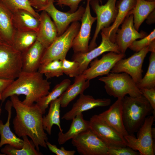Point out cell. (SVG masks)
<instances>
[{"label":"cell","instance_id":"6da1fadb","mask_svg":"<svg viewBox=\"0 0 155 155\" xmlns=\"http://www.w3.org/2000/svg\"><path fill=\"white\" fill-rule=\"evenodd\" d=\"M10 97L16 113L12 121L16 134L19 137L28 136L38 151L39 146L47 148L48 138L43 127V114L38 107L36 104L30 106L24 104L17 95Z\"/></svg>","mask_w":155,"mask_h":155},{"label":"cell","instance_id":"7a4b0ae2","mask_svg":"<svg viewBox=\"0 0 155 155\" xmlns=\"http://www.w3.org/2000/svg\"><path fill=\"white\" fill-rule=\"evenodd\" d=\"M17 78L0 94L2 103L7 98L13 95L23 94L26 97L22 103L30 106L49 92L51 82L44 79L43 74L38 71H22Z\"/></svg>","mask_w":155,"mask_h":155},{"label":"cell","instance_id":"3957f363","mask_svg":"<svg viewBox=\"0 0 155 155\" xmlns=\"http://www.w3.org/2000/svg\"><path fill=\"white\" fill-rule=\"evenodd\" d=\"M122 113L124 127L129 134L133 135L143 125L153 109L143 95L134 97L125 96L122 99Z\"/></svg>","mask_w":155,"mask_h":155},{"label":"cell","instance_id":"277c9868","mask_svg":"<svg viewBox=\"0 0 155 155\" xmlns=\"http://www.w3.org/2000/svg\"><path fill=\"white\" fill-rule=\"evenodd\" d=\"M98 80L104 84L107 93L117 99H122L127 94L134 97L142 95L132 78L125 73L111 72Z\"/></svg>","mask_w":155,"mask_h":155},{"label":"cell","instance_id":"5b68a950","mask_svg":"<svg viewBox=\"0 0 155 155\" xmlns=\"http://www.w3.org/2000/svg\"><path fill=\"white\" fill-rule=\"evenodd\" d=\"M80 25L78 22L72 23L62 34L57 36L45 49L40 64L55 60L62 61L66 59L68 52L72 48L73 40L79 32Z\"/></svg>","mask_w":155,"mask_h":155},{"label":"cell","instance_id":"8992f818","mask_svg":"<svg viewBox=\"0 0 155 155\" xmlns=\"http://www.w3.org/2000/svg\"><path fill=\"white\" fill-rule=\"evenodd\" d=\"M155 117L150 115L137 131V137L128 134L124 136L127 146L138 151L141 155H154L155 154V129L152 126Z\"/></svg>","mask_w":155,"mask_h":155},{"label":"cell","instance_id":"52a82bcc","mask_svg":"<svg viewBox=\"0 0 155 155\" xmlns=\"http://www.w3.org/2000/svg\"><path fill=\"white\" fill-rule=\"evenodd\" d=\"M21 53L0 40V78L14 80L22 71Z\"/></svg>","mask_w":155,"mask_h":155},{"label":"cell","instance_id":"ba28073f","mask_svg":"<svg viewBox=\"0 0 155 155\" xmlns=\"http://www.w3.org/2000/svg\"><path fill=\"white\" fill-rule=\"evenodd\" d=\"M117 1L108 0L102 5L100 0H90V5L96 15L97 23L93 37L89 45L88 51L97 46L96 40L101 30L108 28L114 22L118 11Z\"/></svg>","mask_w":155,"mask_h":155},{"label":"cell","instance_id":"9c48e42d","mask_svg":"<svg viewBox=\"0 0 155 155\" xmlns=\"http://www.w3.org/2000/svg\"><path fill=\"white\" fill-rule=\"evenodd\" d=\"M71 143L82 155H108V146L90 129L72 139Z\"/></svg>","mask_w":155,"mask_h":155},{"label":"cell","instance_id":"30bf717a","mask_svg":"<svg viewBox=\"0 0 155 155\" xmlns=\"http://www.w3.org/2000/svg\"><path fill=\"white\" fill-rule=\"evenodd\" d=\"M89 122L90 129L108 147L127 146L124 136L107 123L99 115H93Z\"/></svg>","mask_w":155,"mask_h":155},{"label":"cell","instance_id":"8fae6325","mask_svg":"<svg viewBox=\"0 0 155 155\" xmlns=\"http://www.w3.org/2000/svg\"><path fill=\"white\" fill-rule=\"evenodd\" d=\"M149 51L147 46L127 59H120L115 63L110 72L127 73L137 84L142 78V65Z\"/></svg>","mask_w":155,"mask_h":155},{"label":"cell","instance_id":"7c38bea8","mask_svg":"<svg viewBox=\"0 0 155 155\" xmlns=\"http://www.w3.org/2000/svg\"><path fill=\"white\" fill-rule=\"evenodd\" d=\"M102 37L101 43L97 47L85 53H74L72 60L78 63L80 74L87 69L90 62L97 57L107 52H113L121 53L119 49L115 42H112L109 37L102 31H100Z\"/></svg>","mask_w":155,"mask_h":155},{"label":"cell","instance_id":"4fadbf2b","mask_svg":"<svg viewBox=\"0 0 155 155\" xmlns=\"http://www.w3.org/2000/svg\"><path fill=\"white\" fill-rule=\"evenodd\" d=\"M90 0H86V4L82 16L79 32L74 39L72 48L74 53H85L88 51L89 41L92 27L96 20L92 16L90 9Z\"/></svg>","mask_w":155,"mask_h":155},{"label":"cell","instance_id":"5bb4252c","mask_svg":"<svg viewBox=\"0 0 155 155\" xmlns=\"http://www.w3.org/2000/svg\"><path fill=\"white\" fill-rule=\"evenodd\" d=\"M125 56V53L109 52L103 54L100 59L96 58L92 61L90 63V67L82 74L89 80L99 76L106 75L110 72L115 63Z\"/></svg>","mask_w":155,"mask_h":155},{"label":"cell","instance_id":"9a60e30c","mask_svg":"<svg viewBox=\"0 0 155 155\" xmlns=\"http://www.w3.org/2000/svg\"><path fill=\"white\" fill-rule=\"evenodd\" d=\"M55 0H51L43 11L51 17L57 28L58 36L62 34L73 22L81 21L85 10L82 5L74 12H64L57 9L55 6Z\"/></svg>","mask_w":155,"mask_h":155},{"label":"cell","instance_id":"2e32d148","mask_svg":"<svg viewBox=\"0 0 155 155\" xmlns=\"http://www.w3.org/2000/svg\"><path fill=\"white\" fill-rule=\"evenodd\" d=\"M133 21V15H128L123 21L121 28H118L116 32L115 42L121 53H125L127 49L134 41L142 38L147 35L144 32H139L136 30Z\"/></svg>","mask_w":155,"mask_h":155},{"label":"cell","instance_id":"e0dca14e","mask_svg":"<svg viewBox=\"0 0 155 155\" xmlns=\"http://www.w3.org/2000/svg\"><path fill=\"white\" fill-rule=\"evenodd\" d=\"M74 103L71 109L62 117V119L72 120L78 114L83 112L98 107L106 106L111 102L110 99H95L92 96L82 93Z\"/></svg>","mask_w":155,"mask_h":155},{"label":"cell","instance_id":"ac0fdd59","mask_svg":"<svg viewBox=\"0 0 155 155\" xmlns=\"http://www.w3.org/2000/svg\"><path fill=\"white\" fill-rule=\"evenodd\" d=\"M46 49L36 40L30 48L21 53L22 71L34 72L38 71Z\"/></svg>","mask_w":155,"mask_h":155},{"label":"cell","instance_id":"d6986e66","mask_svg":"<svg viewBox=\"0 0 155 155\" xmlns=\"http://www.w3.org/2000/svg\"><path fill=\"white\" fill-rule=\"evenodd\" d=\"M40 23L37 32L36 40L46 49L58 36L56 27L48 13L42 11L40 14Z\"/></svg>","mask_w":155,"mask_h":155},{"label":"cell","instance_id":"ffe728a7","mask_svg":"<svg viewBox=\"0 0 155 155\" xmlns=\"http://www.w3.org/2000/svg\"><path fill=\"white\" fill-rule=\"evenodd\" d=\"M98 115L107 123L123 136L129 134L123 123L122 99H117L108 110Z\"/></svg>","mask_w":155,"mask_h":155},{"label":"cell","instance_id":"44dd1931","mask_svg":"<svg viewBox=\"0 0 155 155\" xmlns=\"http://www.w3.org/2000/svg\"><path fill=\"white\" fill-rule=\"evenodd\" d=\"M12 107L11 101L7 100L5 107V108L8 113L7 121L4 124L2 120H0V148L4 145L8 144L19 149L22 148L23 146V140L17 137L12 131L10 127Z\"/></svg>","mask_w":155,"mask_h":155},{"label":"cell","instance_id":"7402d4cb","mask_svg":"<svg viewBox=\"0 0 155 155\" xmlns=\"http://www.w3.org/2000/svg\"><path fill=\"white\" fill-rule=\"evenodd\" d=\"M12 22L16 30L37 32L40 21L28 11L19 9L13 13Z\"/></svg>","mask_w":155,"mask_h":155},{"label":"cell","instance_id":"603a6c76","mask_svg":"<svg viewBox=\"0 0 155 155\" xmlns=\"http://www.w3.org/2000/svg\"><path fill=\"white\" fill-rule=\"evenodd\" d=\"M136 0H121L119 1L117 7L118 9L117 14L113 24L109 27L102 29L107 35L110 40L115 42L116 32L119 26L123 22L129 11L135 6Z\"/></svg>","mask_w":155,"mask_h":155},{"label":"cell","instance_id":"cb8c5ba5","mask_svg":"<svg viewBox=\"0 0 155 155\" xmlns=\"http://www.w3.org/2000/svg\"><path fill=\"white\" fill-rule=\"evenodd\" d=\"M90 85V80H87L82 74L75 77L73 83L70 84L59 97L61 106L66 107L78 95L83 93Z\"/></svg>","mask_w":155,"mask_h":155},{"label":"cell","instance_id":"d4e9b609","mask_svg":"<svg viewBox=\"0 0 155 155\" xmlns=\"http://www.w3.org/2000/svg\"><path fill=\"white\" fill-rule=\"evenodd\" d=\"M13 13L0 0V37L12 45L15 29L13 22Z\"/></svg>","mask_w":155,"mask_h":155},{"label":"cell","instance_id":"484cf974","mask_svg":"<svg viewBox=\"0 0 155 155\" xmlns=\"http://www.w3.org/2000/svg\"><path fill=\"white\" fill-rule=\"evenodd\" d=\"M72 120L70 128L67 132L63 133L60 131L59 133L58 141L59 145L65 144L81 132L89 129V122L84 119L82 113L78 114Z\"/></svg>","mask_w":155,"mask_h":155},{"label":"cell","instance_id":"4316f807","mask_svg":"<svg viewBox=\"0 0 155 155\" xmlns=\"http://www.w3.org/2000/svg\"><path fill=\"white\" fill-rule=\"evenodd\" d=\"M155 1L136 0L135 6L128 14L133 15L134 26L136 30L138 31L142 23L155 10Z\"/></svg>","mask_w":155,"mask_h":155},{"label":"cell","instance_id":"83f0119b","mask_svg":"<svg viewBox=\"0 0 155 155\" xmlns=\"http://www.w3.org/2000/svg\"><path fill=\"white\" fill-rule=\"evenodd\" d=\"M60 98H58L52 101L48 114L42 117V123L44 129L49 135H51L53 125H55L59 127L60 131L63 132L60 125Z\"/></svg>","mask_w":155,"mask_h":155},{"label":"cell","instance_id":"f1b7e54d","mask_svg":"<svg viewBox=\"0 0 155 155\" xmlns=\"http://www.w3.org/2000/svg\"><path fill=\"white\" fill-rule=\"evenodd\" d=\"M71 81L69 79L63 80L56 85L52 90L46 95L41 98L36 102V104L43 114L45 113L46 109L50 103L59 97L71 84Z\"/></svg>","mask_w":155,"mask_h":155},{"label":"cell","instance_id":"f546056e","mask_svg":"<svg viewBox=\"0 0 155 155\" xmlns=\"http://www.w3.org/2000/svg\"><path fill=\"white\" fill-rule=\"evenodd\" d=\"M37 32L34 31H21L15 30L12 45L21 53L32 46L36 40Z\"/></svg>","mask_w":155,"mask_h":155},{"label":"cell","instance_id":"4dcf8cb0","mask_svg":"<svg viewBox=\"0 0 155 155\" xmlns=\"http://www.w3.org/2000/svg\"><path fill=\"white\" fill-rule=\"evenodd\" d=\"M24 141L22 148L17 149L10 145L6 144L1 151L3 155H41L43 154L36 148L32 140H29L28 136L22 137Z\"/></svg>","mask_w":155,"mask_h":155},{"label":"cell","instance_id":"1f68e13d","mask_svg":"<svg viewBox=\"0 0 155 155\" xmlns=\"http://www.w3.org/2000/svg\"><path fill=\"white\" fill-rule=\"evenodd\" d=\"M149 60V65L146 74L140 81L136 84L139 89L155 88V52H151Z\"/></svg>","mask_w":155,"mask_h":155},{"label":"cell","instance_id":"d6a6232c","mask_svg":"<svg viewBox=\"0 0 155 155\" xmlns=\"http://www.w3.org/2000/svg\"><path fill=\"white\" fill-rule=\"evenodd\" d=\"M38 71L44 74L47 80L62 76L63 73L62 69V61L55 60L41 64Z\"/></svg>","mask_w":155,"mask_h":155},{"label":"cell","instance_id":"836d02e7","mask_svg":"<svg viewBox=\"0 0 155 155\" xmlns=\"http://www.w3.org/2000/svg\"><path fill=\"white\" fill-rule=\"evenodd\" d=\"M1 0L12 13L19 9H25L30 12L36 18L40 19V14L32 7L28 0Z\"/></svg>","mask_w":155,"mask_h":155},{"label":"cell","instance_id":"e575fe53","mask_svg":"<svg viewBox=\"0 0 155 155\" xmlns=\"http://www.w3.org/2000/svg\"><path fill=\"white\" fill-rule=\"evenodd\" d=\"M155 40V30L140 40L134 41L129 47L131 50L137 52L144 48L148 46L153 41Z\"/></svg>","mask_w":155,"mask_h":155},{"label":"cell","instance_id":"d590c367","mask_svg":"<svg viewBox=\"0 0 155 155\" xmlns=\"http://www.w3.org/2000/svg\"><path fill=\"white\" fill-rule=\"evenodd\" d=\"M79 65L77 62L65 59L62 61V69L64 73L71 77H75L79 74Z\"/></svg>","mask_w":155,"mask_h":155},{"label":"cell","instance_id":"8d00e7d4","mask_svg":"<svg viewBox=\"0 0 155 155\" xmlns=\"http://www.w3.org/2000/svg\"><path fill=\"white\" fill-rule=\"evenodd\" d=\"M141 155L138 151L130 148L125 147H108V155Z\"/></svg>","mask_w":155,"mask_h":155},{"label":"cell","instance_id":"74e56055","mask_svg":"<svg viewBox=\"0 0 155 155\" xmlns=\"http://www.w3.org/2000/svg\"><path fill=\"white\" fill-rule=\"evenodd\" d=\"M142 95L146 98L152 106V114L155 117V88L150 89L140 88L139 89Z\"/></svg>","mask_w":155,"mask_h":155},{"label":"cell","instance_id":"f35d334b","mask_svg":"<svg viewBox=\"0 0 155 155\" xmlns=\"http://www.w3.org/2000/svg\"><path fill=\"white\" fill-rule=\"evenodd\" d=\"M83 0H56V5L62 7L68 6L69 8L68 12L72 13L76 11L79 7V3Z\"/></svg>","mask_w":155,"mask_h":155},{"label":"cell","instance_id":"ab89813d","mask_svg":"<svg viewBox=\"0 0 155 155\" xmlns=\"http://www.w3.org/2000/svg\"><path fill=\"white\" fill-rule=\"evenodd\" d=\"M46 143L47 147L49 150L57 155H74L76 152L74 150H66L63 146L60 149L58 148L56 145L52 144L48 141H46Z\"/></svg>","mask_w":155,"mask_h":155},{"label":"cell","instance_id":"60d3db41","mask_svg":"<svg viewBox=\"0 0 155 155\" xmlns=\"http://www.w3.org/2000/svg\"><path fill=\"white\" fill-rule=\"evenodd\" d=\"M30 5L38 11H42L48 5L51 0H28Z\"/></svg>","mask_w":155,"mask_h":155},{"label":"cell","instance_id":"b9f144b4","mask_svg":"<svg viewBox=\"0 0 155 155\" xmlns=\"http://www.w3.org/2000/svg\"><path fill=\"white\" fill-rule=\"evenodd\" d=\"M13 80L0 78V94Z\"/></svg>","mask_w":155,"mask_h":155},{"label":"cell","instance_id":"7bdbcfd3","mask_svg":"<svg viewBox=\"0 0 155 155\" xmlns=\"http://www.w3.org/2000/svg\"><path fill=\"white\" fill-rule=\"evenodd\" d=\"M146 23L148 24L154 23L155 21V10L148 16L147 18Z\"/></svg>","mask_w":155,"mask_h":155},{"label":"cell","instance_id":"ee69618b","mask_svg":"<svg viewBox=\"0 0 155 155\" xmlns=\"http://www.w3.org/2000/svg\"><path fill=\"white\" fill-rule=\"evenodd\" d=\"M149 51L155 52V40L153 41L148 46Z\"/></svg>","mask_w":155,"mask_h":155},{"label":"cell","instance_id":"f6af8a7d","mask_svg":"<svg viewBox=\"0 0 155 155\" xmlns=\"http://www.w3.org/2000/svg\"><path fill=\"white\" fill-rule=\"evenodd\" d=\"M1 113H2V109L0 107V116L1 115Z\"/></svg>","mask_w":155,"mask_h":155},{"label":"cell","instance_id":"bcb514c9","mask_svg":"<svg viewBox=\"0 0 155 155\" xmlns=\"http://www.w3.org/2000/svg\"><path fill=\"white\" fill-rule=\"evenodd\" d=\"M149 1H155V0H146Z\"/></svg>","mask_w":155,"mask_h":155},{"label":"cell","instance_id":"7dc6e473","mask_svg":"<svg viewBox=\"0 0 155 155\" xmlns=\"http://www.w3.org/2000/svg\"><path fill=\"white\" fill-rule=\"evenodd\" d=\"M0 40H2L0 37Z\"/></svg>","mask_w":155,"mask_h":155},{"label":"cell","instance_id":"c3c4849f","mask_svg":"<svg viewBox=\"0 0 155 155\" xmlns=\"http://www.w3.org/2000/svg\"><path fill=\"white\" fill-rule=\"evenodd\" d=\"M120 0H119V1H120Z\"/></svg>","mask_w":155,"mask_h":155}]
</instances>
